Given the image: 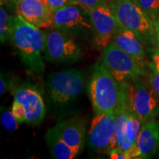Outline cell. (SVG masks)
<instances>
[{"mask_svg": "<svg viewBox=\"0 0 159 159\" xmlns=\"http://www.w3.org/2000/svg\"><path fill=\"white\" fill-rule=\"evenodd\" d=\"M46 31L17 14L12 16L11 41L21 62L33 74L42 75L45 71L43 55Z\"/></svg>", "mask_w": 159, "mask_h": 159, "instance_id": "obj_1", "label": "cell"}, {"mask_svg": "<svg viewBox=\"0 0 159 159\" xmlns=\"http://www.w3.org/2000/svg\"><path fill=\"white\" fill-rule=\"evenodd\" d=\"M123 82L119 83L102 62L95 63L88 92L95 114L114 111L122 94Z\"/></svg>", "mask_w": 159, "mask_h": 159, "instance_id": "obj_2", "label": "cell"}, {"mask_svg": "<svg viewBox=\"0 0 159 159\" xmlns=\"http://www.w3.org/2000/svg\"><path fill=\"white\" fill-rule=\"evenodd\" d=\"M117 148L125 151L129 158H140L137 139L143 124L134 114L129 102V83L123 82L122 94L114 111Z\"/></svg>", "mask_w": 159, "mask_h": 159, "instance_id": "obj_3", "label": "cell"}, {"mask_svg": "<svg viewBox=\"0 0 159 159\" xmlns=\"http://www.w3.org/2000/svg\"><path fill=\"white\" fill-rule=\"evenodd\" d=\"M109 6L119 25L134 32L144 46L157 44L152 20L136 0H110Z\"/></svg>", "mask_w": 159, "mask_h": 159, "instance_id": "obj_4", "label": "cell"}, {"mask_svg": "<svg viewBox=\"0 0 159 159\" xmlns=\"http://www.w3.org/2000/svg\"><path fill=\"white\" fill-rule=\"evenodd\" d=\"M53 27L77 40L94 41V25L90 12L80 5L70 4L55 11Z\"/></svg>", "mask_w": 159, "mask_h": 159, "instance_id": "obj_5", "label": "cell"}, {"mask_svg": "<svg viewBox=\"0 0 159 159\" xmlns=\"http://www.w3.org/2000/svg\"><path fill=\"white\" fill-rule=\"evenodd\" d=\"M84 85V75L79 69L52 73L47 81L49 98L55 107L63 108L78 98Z\"/></svg>", "mask_w": 159, "mask_h": 159, "instance_id": "obj_6", "label": "cell"}, {"mask_svg": "<svg viewBox=\"0 0 159 159\" xmlns=\"http://www.w3.org/2000/svg\"><path fill=\"white\" fill-rule=\"evenodd\" d=\"M43 56L52 63L75 62L82 57L83 49L76 39L53 27L46 30Z\"/></svg>", "mask_w": 159, "mask_h": 159, "instance_id": "obj_7", "label": "cell"}, {"mask_svg": "<svg viewBox=\"0 0 159 159\" xmlns=\"http://www.w3.org/2000/svg\"><path fill=\"white\" fill-rule=\"evenodd\" d=\"M102 62L119 83L134 80L146 73L134 57L111 43L103 49Z\"/></svg>", "mask_w": 159, "mask_h": 159, "instance_id": "obj_8", "label": "cell"}, {"mask_svg": "<svg viewBox=\"0 0 159 159\" xmlns=\"http://www.w3.org/2000/svg\"><path fill=\"white\" fill-rule=\"evenodd\" d=\"M129 83V102L134 113L142 124L154 120L158 114L159 97L150 84L143 82L141 77Z\"/></svg>", "mask_w": 159, "mask_h": 159, "instance_id": "obj_9", "label": "cell"}, {"mask_svg": "<svg viewBox=\"0 0 159 159\" xmlns=\"http://www.w3.org/2000/svg\"><path fill=\"white\" fill-rule=\"evenodd\" d=\"M89 145L97 152L107 153L117 146L114 111L95 114L89 130Z\"/></svg>", "mask_w": 159, "mask_h": 159, "instance_id": "obj_10", "label": "cell"}, {"mask_svg": "<svg viewBox=\"0 0 159 159\" xmlns=\"http://www.w3.org/2000/svg\"><path fill=\"white\" fill-rule=\"evenodd\" d=\"M94 25V44L97 49H105L110 44L119 24L111 11L109 2L89 10Z\"/></svg>", "mask_w": 159, "mask_h": 159, "instance_id": "obj_11", "label": "cell"}, {"mask_svg": "<svg viewBox=\"0 0 159 159\" xmlns=\"http://www.w3.org/2000/svg\"><path fill=\"white\" fill-rule=\"evenodd\" d=\"M13 99L23 105L26 111V123L39 125L46 114V108L40 91L33 85H21L13 91Z\"/></svg>", "mask_w": 159, "mask_h": 159, "instance_id": "obj_12", "label": "cell"}, {"mask_svg": "<svg viewBox=\"0 0 159 159\" xmlns=\"http://www.w3.org/2000/svg\"><path fill=\"white\" fill-rule=\"evenodd\" d=\"M16 12L39 28L48 30L53 27L54 11L47 0H19L16 2Z\"/></svg>", "mask_w": 159, "mask_h": 159, "instance_id": "obj_13", "label": "cell"}, {"mask_svg": "<svg viewBox=\"0 0 159 159\" xmlns=\"http://www.w3.org/2000/svg\"><path fill=\"white\" fill-rule=\"evenodd\" d=\"M111 43L122 49L144 66L145 60L144 45L134 32L119 25Z\"/></svg>", "mask_w": 159, "mask_h": 159, "instance_id": "obj_14", "label": "cell"}, {"mask_svg": "<svg viewBox=\"0 0 159 159\" xmlns=\"http://www.w3.org/2000/svg\"><path fill=\"white\" fill-rule=\"evenodd\" d=\"M55 128L67 144L78 151L82 150L85 136V126L83 120L76 117L60 119Z\"/></svg>", "mask_w": 159, "mask_h": 159, "instance_id": "obj_15", "label": "cell"}, {"mask_svg": "<svg viewBox=\"0 0 159 159\" xmlns=\"http://www.w3.org/2000/svg\"><path fill=\"white\" fill-rule=\"evenodd\" d=\"M140 158H150L159 150V122L152 120L143 125L137 139Z\"/></svg>", "mask_w": 159, "mask_h": 159, "instance_id": "obj_16", "label": "cell"}, {"mask_svg": "<svg viewBox=\"0 0 159 159\" xmlns=\"http://www.w3.org/2000/svg\"><path fill=\"white\" fill-rule=\"evenodd\" d=\"M45 139L52 158L73 159L79 154L80 151L71 148L64 142L55 127L47 130Z\"/></svg>", "mask_w": 159, "mask_h": 159, "instance_id": "obj_17", "label": "cell"}, {"mask_svg": "<svg viewBox=\"0 0 159 159\" xmlns=\"http://www.w3.org/2000/svg\"><path fill=\"white\" fill-rule=\"evenodd\" d=\"M12 16L8 14L1 4L0 8V40L2 43L11 41Z\"/></svg>", "mask_w": 159, "mask_h": 159, "instance_id": "obj_18", "label": "cell"}, {"mask_svg": "<svg viewBox=\"0 0 159 159\" xmlns=\"http://www.w3.org/2000/svg\"><path fill=\"white\" fill-rule=\"evenodd\" d=\"M0 119L3 128L9 132H13L19 128V123L12 112V110H9L8 108L4 109L2 107Z\"/></svg>", "mask_w": 159, "mask_h": 159, "instance_id": "obj_19", "label": "cell"}, {"mask_svg": "<svg viewBox=\"0 0 159 159\" xmlns=\"http://www.w3.org/2000/svg\"><path fill=\"white\" fill-rule=\"evenodd\" d=\"M140 7L153 20L159 13V0H136Z\"/></svg>", "mask_w": 159, "mask_h": 159, "instance_id": "obj_20", "label": "cell"}, {"mask_svg": "<svg viewBox=\"0 0 159 159\" xmlns=\"http://www.w3.org/2000/svg\"><path fill=\"white\" fill-rule=\"evenodd\" d=\"M11 110L19 125L22 124V123H26V111L21 103L13 99Z\"/></svg>", "mask_w": 159, "mask_h": 159, "instance_id": "obj_21", "label": "cell"}, {"mask_svg": "<svg viewBox=\"0 0 159 159\" xmlns=\"http://www.w3.org/2000/svg\"><path fill=\"white\" fill-rule=\"evenodd\" d=\"M108 2V0H72L73 4L80 5L88 10L105 5Z\"/></svg>", "mask_w": 159, "mask_h": 159, "instance_id": "obj_22", "label": "cell"}, {"mask_svg": "<svg viewBox=\"0 0 159 159\" xmlns=\"http://www.w3.org/2000/svg\"><path fill=\"white\" fill-rule=\"evenodd\" d=\"M150 66L152 70L150 74V84L159 97V71L155 68L154 64H151Z\"/></svg>", "mask_w": 159, "mask_h": 159, "instance_id": "obj_23", "label": "cell"}, {"mask_svg": "<svg viewBox=\"0 0 159 159\" xmlns=\"http://www.w3.org/2000/svg\"><path fill=\"white\" fill-rule=\"evenodd\" d=\"M47 3L53 11H57L66 5L72 3V0H47Z\"/></svg>", "mask_w": 159, "mask_h": 159, "instance_id": "obj_24", "label": "cell"}, {"mask_svg": "<svg viewBox=\"0 0 159 159\" xmlns=\"http://www.w3.org/2000/svg\"><path fill=\"white\" fill-rule=\"evenodd\" d=\"M108 156L112 159H130L128 155L119 148H114L108 152Z\"/></svg>", "mask_w": 159, "mask_h": 159, "instance_id": "obj_25", "label": "cell"}, {"mask_svg": "<svg viewBox=\"0 0 159 159\" xmlns=\"http://www.w3.org/2000/svg\"><path fill=\"white\" fill-rule=\"evenodd\" d=\"M7 86H8V83H7V79L5 78V75L1 74V77H0V95L1 97H2L6 92Z\"/></svg>", "mask_w": 159, "mask_h": 159, "instance_id": "obj_26", "label": "cell"}, {"mask_svg": "<svg viewBox=\"0 0 159 159\" xmlns=\"http://www.w3.org/2000/svg\"><path fill=\"white\" fill-rule=\"evenodd\" d=\"M152 22H153L155 33H156L157 45H158V47L159 48V13H158V14L156 16V17L153 20H152Z\"/></svg>", "mask_w": 159, "mask_h": 159, "instance_id": "obj_27", "label": "cell"}, {"mask_svg": "<svg viewBox=\"0 0 159 159\" xmlns=\"http://www.w3.org/2000/svg\"><path fill=\"white\" fill-rule=\"evenodd\" d=\"M152 57L154 63L159 61V48L158 49H155V51L153 52V53H152Z\"/></svg>", "mask_w": 159, "mask_h": 159, "instance_id": "obj_28", "label": "cell"}, {"mask_svg": "<svg viewBox=\"0 0 159 159\" xmlns=\"http://www.w3.org/2000/svg\"><path fill=\"white\" fill-rule=\"evenodd\" d=\"M154 66H155V68L156 69V70L159 71V61L154 63Z\"/></svg>", "mask_w": 159, "mask_h": 159, "instance_id": "obj_29", "label": "cell"}, {"mask_svg": "<svg viewBox=\"0 0 159 159\" xmlns=\"http://www.w3.org/2000/svg\"><path fill=\"white\" fill-rule=\"evenodd\" d=\"M15 1H16V2H18V1H19V0H15Z\"/></svg>", "mask_w": 159, "mask_h": 159, "instance_id": "obj_30", "label": "cell"}, {"mask_svg": "<svg viewBox=\"0 0 159 159\" xmlns=\"http://www.w3.org/2000/svg\"><path fill=\"white\" fill-rule=\"evenodd\" d=\"M158 115H159V111H158Z\"/></svg>", "mask_w": 159, "mask_h": 159, "instance_id": "obj_31", "label": "cell"}, {"mask_svg": "<svg viewBox=\"0 0 159 159\" xmlns=\"http://www.w3.org/2000/svg\"><path fill=\"white\" fill-rule=\"evenodd\" d=\"M108 1H110V0H108Z\"/></svg>", "mask_w": 159, "mask_h": 159, "instance_id": "obj_32", "label": "cell"}]
</instances>
